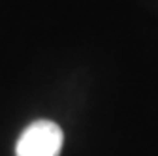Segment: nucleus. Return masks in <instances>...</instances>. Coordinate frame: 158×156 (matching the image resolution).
Wrapping results in <instances>:
<instances>
[{
	"label": "nucleus",
	"instance_id": "f257e3e1",
	"mask_svg": "<svg viewBox=\"0 0 158 156\" xmlns=\"http://www.w3.org/2000/svg\"><path fill=\"white\" fill-rule=\"evenodd\" d=\"M62 130L53 121H36L25 128L17 141V156H58L62 149Z\"/></svg>",
	"mask_w": 158,
	"mask_h": 156
}]
</instances>
